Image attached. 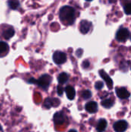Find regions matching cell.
Masks as SVG:
<instances>
[{
    "instance_id": "6da1fadb",
    "label": "cell",
    "mask_w": 131,
    "mask_h": 132,
    "mask_svg": "<svg viewBox=\"0 0 131 132\" xmlns=\"http://www.w3.org/2000/svg\"><path fill=\"white\" fill-rule=\"evenodd\" d=\"M59 18L62 22L67 25L73 24L75 21V10L73 7L66 5L59 11Z\"/></svg>"
},
{
    "instance_id": "7a4b0ae2",
    "label": "cell",
    "mask_w": 131,
    "mask_h": 132,
    "mask_svg": "<svg viewBox=\"0 0 131 132\" xmlns=\"http://www.w3.org/2000/svg\"><path fill=\"white\" fill-rule=\"evenodd\" d=\"M51 81H52V77L49 74H44V75L41 76L36 80V84L39 87H41L44 90H46L49 87Z\"/></svg>"
},
{
    "instance_id": "3957f363",
    "label": "cell",
    "mask_w": 131,
    "mask_h": 132,
    "mask_svg": "<svg viewBox=\"0 0 131 132\" xmlns=\"http://www.w3.org/2000/svg\"><path fill=\"white\" fill-rule=\"evenodd\" d=\"M129 37H130V32L126 28L120 29L116 34V39L120 42H124Z\"/></svg>"
},
{
    "instance_id": "277c9868",
    "label": "cell",
    "mask_w": 131,
    "mask_h": 132,
    "mask_svg": "<svg viewBox=\"0 0 131 132\" xmlns=\"http://www.w3.org/2000/svg\"><path fill=\"white\" fill-rule=\"evenodd\" d=\"M53 59L55 63L60 65V64L64 63L66 61V55L61 51H56L54 53Z\"/></svg>"
},
{
    "instance_id": "5b68a950",
    "label": "cell",
    "mask_w": 131,
    "mask_h": 132,
    "mask_svg": "<svg viewBox=\"0 0 131 132\" xmlns=\"http://www.w3.org/2000/svg\"><path fill=\"white\" fill-rule=\"evenodd\" d=\"M128 127V124L126 121H118L113 125V129L116 132H124Z\"/></svg>"
},
{
    "instance_id": "8992f818",
    "label": "cell",
    "mask_w": 131,
    "mask_h": 132,
    "mask_svg": "<svg viewBox=\"0 0 131 132\" xmlns=\"http://www.w3.org/2000/svg\"><path fill=\"white\" fill-rule=\"evenodd\" d=\"M99 73H100V77L104 80V81L106 82V84H107V87H108V88L109 89H112L113 88V80H112V79L110 77V76L103 70H100V72H99Z\"/></svg>"
},
{
    "instance_id": "52a82bcc",
    "label": "cell",
    "mask_w": 131,
    "mask_h": 132,
    "mask_svg": "<svg viewBox=\"0 0 131 132\" xmlns=\"http://www.w3.org/2000/svg\"><path fill=\"white\" fill-rule=\"evenodd\" d=\"M116 94L120 99H127L130 97V92L125 87L116 88Z\"/></svg>"
},
{
    "instance_id": "ba28073f",
    "label": "cell",
    "mask_w": 131,
    "mask_h": 132,
    "mask_svg": "<svg viewBox=\"0 0 131 132\" xmlns=\"http://www.w3.org/2000/svg\"><path fill=\"white\" fill-rule=\"evenodd\" d=\"M65 115L63 112H57L53 116V121L57 125H62L65 122Z\"/></svg>"
},
{
    "instance_id": "9c48e42d",
    "label": "cell",
    "mask_w": 131,
    "mask_h": 132,
    "mask_svg": "<svg viewBox=\"0 0 131 132\" xmlns=\"http://www.w3.org/2000/svg\"><path fill=\"white\" fill-rule=\"evenodd\" d=\"M85 109L86 111H88L89 113L90 114H93V113H96L98 110V105H97V103L95 102V101H90L88 102L86 106H85Z\"/></svg>"
},
{
    "instance_id": "30bf717a",
    "label": "cell",
    "mask_w": 131,
    "mask_h": 132,
    "mask_svg": "<svg viewBox=\"0 0 131 132\" xmlns=\"http://www.w3.org/2000/svg\"><path fill=\"white\" fill-rule=\"evenodd\" d=\"M91 27V22L86 20H83L80 22V32L83 34H86L90 31V29Z\"/></svg>"
},
{
    "instance_id": "8fae6325",
    "label": "cell",
    "mask_w": 131,
    "mask_h": 132,
    "mask_svg": "<svg viewBox=\"0 0 131 132\" xmlns=\"http://www.w3.org/2000/svg\"><path fill=\"white\" fill-rule=\"evenodd\" d=\"M59 101H58V100H56V99H50V98H47V99H46V101H45V102H44V107L46 108H47V109H49V108H50L52 106H58L59 105Z\"/></svg>"
},
{
    "instance_id": "7c38bea8",
    "label": "cell",
    "mask_w": 131,
    "mask_h": 132,
    "mask_svg": "<svg viewBox=\"0 0 131 132\" xmlns=\"http://www.w3.org/2000/svg\"><path fill=\"white\" fill-rule=\"evenodd\" d=\"M65 92L66 94V97L69 100L73 101L76 96V91L75 89L72 86H67L65 89Z\"/></svg>"
},
{
    "instance_id": "4fadbf2b",
    "label": "cell",
    "mask_w": 131,
    "mask_h": 132,
    "mask_svg": "<svg viewBox=\"0 0 131 132\" xmlns=\"http://www.w3.org/2000/svg\"><path fill=\"white\" fill-rule=\"evenodd\" d=\"M14 35H15V30H14V29H13L12 27H11V26L8 27V28H7V29H5L3 31V32H2V36H3L4 38L6 39H11Z\"/></svg>"
},
{
    "instance_id": "5bb4252c",
    "label": "cell",
    "mask_w": 131,
    "mask_h": 132,
    "mask_svg": "<svg viewBox=\"0 0 131 132\" xmlns=\"http://www.w3.org/2000/svg\"><path fill=\"white\" fill-rule=\"evenodd\" d=\"M9 46L8 43L4 41H0V56L6 55L8 53Z\"/></svg>"
},
{
    "instance_id": "9a60e30c",
    "label": "cell",
    "mask_w": 131,
    "mask_h": 132,
    "mask_svg": "<svg viewBox=\"0 0 131 132\" xmlns=\"http://www.w3.org/2000/svg\"><path fill=\"white\" fill-rule=\"evenodd\" d=\"M107 127V121L105 119H100L97 124V130L99 132H103L106 130Z\"/></svg>"
},
{
    "instance_id": "2e32d148",
    "label": "cell",
    "mask_w": 131,
    "mask_h": 132,
    "mask_svg": "<svg viewBox=\"0 0 131 132\" xmlns=\"http://www.w3.org/2000/svg\"><path fill=\"white\" fill-rule=\"evenodd\" d=\"M7 4H8V8L12 9V10L17 9L19 7V5H20L19 2L17 1V0H9V1L7 2Z\"/></svg>"
},
{
    "instance_id": "e0dca14e",
    "label": "cell",
    "mask_w": 131,
    "mask_h": 132,
    "mask_svg": "<svg viewBox=\"0 0 131 132\" xmlns=\"http://www.w3.org/2000/svg\"><path fill=\"white\" fill-rule=\"evenodd\" d=\"M68 79H69V76H68V74L66 73H62L58 77V81L61 84H63L66 83Z\"/></svg>"
},
{
    "instance_id": "ac0fdd59",
    "label": "cell",
    "mask_w": 131,
    "mask_h": 132,
    "mask_svg": "<svg viewBox=\"0 0 131 132\" xmlns=\"http://www.w3.org/2000/svg\"><path fill=\"white\" fill-rule=\"evenodd\" d=\"M101 105L105 108H110L113 105V101L111 99H104L102 101Z\"/></svg>"
},
{
    "instance_id": "d6986e66",
    "label": "cell",
    "mask_w": 131,
    "mask_h": 132,
    "mask_svg": "<svg viewBox=\"0 0 131 132\" xmlns=\"http://www.w3.org/2000/svg\"><path fill=\"white\" fill-rule=\"evenodd\" d=\"M82 97L84 98V99H89L92 97V93L90 90H85L83 91L82 93Z\"/></svg>"
},
{
    "instance_id": "ffe728a7",
    "label": "cell",
    "mask_w": 131,
    "mask_h": 132,
    "mask_svg": "<svg viewBox=\"0 0 131 132\" xmlns=\"http://www.w3.org/2000/svg\"><path fill=\"white\" fill-rule=\"evenodd\" d=\"M124 11L127 15H131V2L127 3L124 6Z\"/></svg>"
},
{
    "instance_id": "44dd1931",
    "label": "cell",
    "mask_w": 131,
    "mask_h": 132,
    "mask_svg": "<svg viewBox=\"0 0 131 132\" xmlns=\"http://www.w3.org/2000/svg\"><path fill=\"white\" fill-rule=\"evenodd\" d=\"M103 87V83L101 82V81H97L96 84H95V88L97 90H101L102 88Z\"/></svg>"
},
{
    "instance_id": "7402d4cb",
    "label": "cell",
    "mask_w": 131,
    "mask_h": 132,
    "mask_svg": "<svg viewBox=\"0 0 131 132\" xmlns=\"http://www.w3.org/2000/svg\"><path fill=\"white\" fill-rule=\"evenodd\" d=\"M57 93H58V94H59V96H62L63 94V87H61L60 85H59V86L57 87Z\"/></svg>"
},
{
    "instance_id": "603a6c76",
    "label": "cell",
    "mask_w": 131,
    "mask_h": 132,
    "mask_svg": "<svg viewBox=\"0 0 131 132\" xmlns=\"http://www.w3.org/2000/svg\"><path fill=\"white\" fill-rule=\"evenodd\" d=\"M83 68H88L90 67V62L88 60H85L83 63Z\"/></svg>"
},
{
    "instance_id": "cb8c5ba5",
    "label": "cell",
    "mask_w": 131,
    "mask_h": 132,
    "mask_svg": "<svg viewBox=\"0 0 131 132\" xmlns=\"http://www.w3.org/2000/svg\"><path fill=\"white\" fill-rule=\"evenodd\" d=\"M69 132H77L76 131H75V130H70Z\"/></svg>"
},
{
    "instance_id": "d4e9b609",
    "label": "cell",
    "mask_w": 131,
    "mask_h": 132,
    "mask_svg": "<svg viewBox=\"0 0 131 132\" xmlns=\"http://www.w3.org/2000/svg\"><path fill=\"white\" fill-rule=\"evenodd\" d=\"M2 131V126L0 125V131Z\"/></svg>"
},
{
    "instance_id": "484cf974",
    "label": "cell",
    "mask_w": 131,
    "mask_h": 132,
    "mask_svg": "<svg viewBox=\"0 0 131 132\" xmlns=\"http://www.w3.org/2000/svg\"><path fill=\"white\" fill-rule=\"evenodd\" d=\"M130 40H131V35H130Z\"/></svg>"
}]
</instances>
